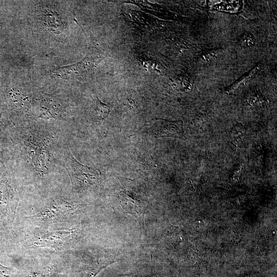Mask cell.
I'll use <instances>...</instances> for the list:
<instances>
[{"label": "cell", "mask_w": 277, "mask_h": 277, "mask_svg": "<svg viewBox=\"0 0 277 277\" xmlns=\"http://www.w3.org/2000/svg\"><path fill=\"white\" fill-rule=\"evenodd\" d=\"M0 277H11V270L8 267L0 264Z\"/></svg>", "instance_id": "obj_8"}, {"label": "cell", "mask_w": 277, "mask_h": 277, "mask_svg": "<svg viewBox=\"0 0 277 277\" xmlns=\"http://www.w3.org/2000/svg\"><path fill=\"white\" fill-rule=\"evenodd\" d=\"M182 125L180 122H171L158 119L150 129L151 134L156 137H177L182 133Z\"/></svg>", "instance_id": "obj_5"}, {"label": "cell", "mask_w": 277, "mask_h": 277, "mask_svg": "<svg viewBox=\"0 0 277 277\" xmlns=\"http://www.w3.org/2000/svg\"><path fill=\"white\" fill-rule=\"evenodd\" d=\"M120 200L126 212L135 216L140 222H143L145 208L142 202L125 193L121 194Z\"/></svg>", "instance_id": "obj_6"}, {"label": "cell", "mask_w": 277, "mask_h": 277, "mask_svg": "<svg viewBox=\"0 0 277 277\" xmlns=\"http://www.w3.org/2000/svg\"><path fill=\"white\" fill-rule=\"evenodd\" d=\"M77 208L76 204L61 199L54 200L30 218L43 224L61 223L65 222Z\"/></svg>", "instance_id": "obj_2"}, {"label": "cell", "mask_w": 277, "mask_h": 277, "mask_svg": "<svg viewBox=\"0 0 277 277\" xmlns=\"http://www.w3.org/2000/svg\"><path fill=\"white\" fill-rule=\"evenodd\" d=\"M72 233L66 230L43 231L34 236L32 243L35 247L55 249L64 245Z\"/></svg>", "instance_id": "obj_4"}, {"label": "cell", "mask_w": 277, "mask_h": 277, "mask_svg": "<svg viewBox=\"0 0 277 277\" xmlns=\"http://www.w3.org/2000/svg\"><path fill=\"white\" fill-rule=\"evenodd\" d=\"M94 115L97 120L101 121L105 118L110 111L109 106L102 102L98 98L94 100Z\"/></svg>", "instance_id": "obj_7"}, {"label": "cell", "mask_w": 277, "mask_h": 277, "mask_svg": "<svg viewBox=\"0 0 277 277\" xmlns=\"http://www.w3.org/2000/svg\"><path fill=\"white\" fill-rule=\"evenodd\" d=\"M63 159L64 166L74 188L85 189L97 183L99 171L78 162L67 148L64 151Z\"/></svg>", "instance_id": "obj_1"}, {"label": "cell", "mask_w": 277, "mask_h": 277, "mask_svg": "<svg viewBox=\"0 0 277 277\" xmlns=\"http://www.w3.org/2000/svg\"><path fill=\"white\" fill-rule=\"evenodd\" d=\"M17 204L14 188L8 182L0 180V227H5L13 222Z\"/></svg>", "instance_id": "obj_3"}, {"label": "cell", "mask_w": 277, "mask_h": 277, "mask_svg": "<svg viewBox=\"0 0 277 277\" xmlns=\"http://www.w3.org/2000/svg\"><path fill=\"white\" fill-rule=\"evenodd\" d=\"M241 41L243 44L246 46H250L252 44L251 38L250 36L248 35H244L242 37Z\"/></svg>", "instance_id": "obj_9"}]
</instances>
